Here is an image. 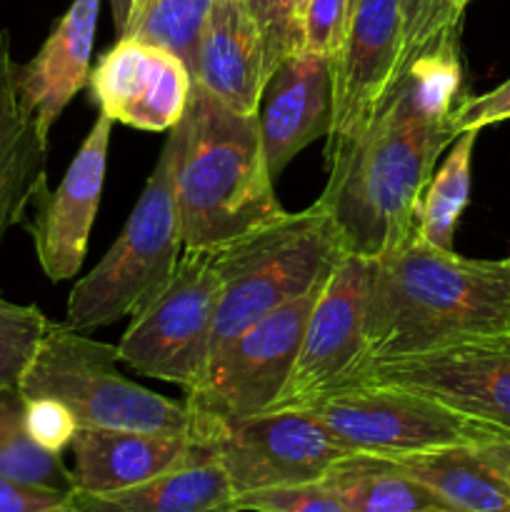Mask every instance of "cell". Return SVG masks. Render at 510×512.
<instances>
[{"mask_svg":"<svg viewBox=\"0 0 510 512\" xmlns=\"http://www.w3.org/2000/svg\"><path fill=\"white\" fill-rule=\"evenodd\" d=\"M478 130H465L450 145L443 165L433 173L423 193L418 215V238L435 248L453 250L460 215L470 200L473 180V150Z\"/></svg>","mask_w":510,"mask_h":512,"instance_id":"25","label":"cell"},{"mask_svg":"<svg viewBox=\"0 0 510 512\" xmlns=\"http://www.w3.org/2000/svg\"><path fill=\"white\" fill-rule=\"evenodd\" d=\"M450 512H510V480L475 445H450L390 458Z\"/></svg>","mask_w":510,"mask_h":512,"instance_id":"22","label":"cell"},{"mask_svg":"<svg viewBox=\"0 0 510 512\" xmlns=\"http://www.w3.org/2000/svg\"><path fill=\"white\" fill-rule=\"evenodd\" d=\"M470 3H473V0H458V5H460V8H463V10H465V8H468V5H470Z\"/></svg>","mask_w":510,"mask_h":512,"instance_id":"38","label":"cell"},{"mask_svg":"<svg viewBox=\"0 0 510 512\" xmlns=\"http://www.w3.org/2000/svg\"><path fill=\"white\" fill-rule=\"evenodd\" d=\"M173 168L175 138L168 135L118 240L70 290L65 313L70 328L85 333L118 323L133 315L170 280L185 250Z\"/></svg>","mask_w":510,"mask_h":512,"instance_id":"6","label":"cell"},{"mask_svg":"<svg viewBox=\"0 0 510 512\" xmlns=\"http://www.w3.org/2000/svg\"><path fill=\"white\" fill-rule=\"evenodd\" d=\"M463 13L458 0H403V58L400 75L415 58L438 45L460 40Z\"/></svg>","mask_w":510,"mask_h":512,"instance_id":"28","label":"cell"},{"mask_svg":"<svg viewBox=\"0 0 510 512\" xmlns=\"http://www.w3.org/2000/svg\"><path fill=\"white\" fill-rule=\"evenodd\" d=\"M175 203L185 250H215L288 210L275 195L258 115L230 110L193 83L173 130Z\"/></svg>","mask_w":510,"mask_h":512,"instance_id":"3","label":"cell"},{"mask_svg":"<svg viewBox=\"0 0 510 512\" xmlns=\"http://www.w3.org/2000/svg\"><path fill=\"white\" fill-rule=\"evenodd\" d=\"M318 290L275 308L210 355L203 375L185 390L183 403L193 420L190 433L275 408Z\"/></svg>","mask_w":510,"mask_h":512,"instance_id":"8","label":"cell"},{"mask_svg":"<svg viewBox=\"0 0 510 512\" xmlns=\"http://www.w3.org/2000/svg\"><path fill=\"white\" fill-rule=\"evenodd\" d=\"M308 410L350 453L380 458L475 445L493 428L425 395L378 383L345 385L315 400Z\"/></svg>","mask_w":510,"mask_h":512,"instance_id":"9","label":"cell"},{"mask_svg":"<svg viewBox=\"0 0 510 512\" xmlns=\"http://www.w3.org/2000/svg\"><path fill=\"white\" fill-rule=\"evenodd\" d=\"M320 483L335 493L348 512H418L440 508L425 485L410 478L395 460L368 453L340 458Z\"/></svg>","mask_w":510,"mask_h":512,"instance_id":"23","label":"cell"},{"mask_svg":"<svg viewBox=\"0 0 510 512\" xmlns=\"http://www.w3.org/2000/svg\"><path fill=\"white\" fill-rule=\"evenodd\" d=\"M100 0H73L43 48L18 68L25 105L50 135L70 100L88 85Z\"/></svg>","mask_w":510,"mask_h":512,"instance_id":"20","label":"cell"},{"mask_svg":"<svg viewBox=\"0 0 510 512\" xmlns=\"http://www.w3.org/2000/svg\"><path fill=\"white\" fill-rule=\"evenodd\" d=\"M345 255L338 228L318 203L215 248L220 300L210 355L275 308L318 290Z\"/></svg>","mask_w":510,"mask_h":512,"instance_id":"4","label":"cell"},{"mask_svg":"<svg viewBox=\"0 0 510 512\" xmlns=\"http://www.w3.org/2000/svg\"><path fill=\"white\" fill-rule=\"evenodd\" d=\"M258 28L265 50V75L270 78L285 58L303 50L298 0H240Z\"/></svg>","mask_w":510,"mask_h":512,"instance_id":"29","label":"cell"},{"mask_svg":"<svg viewBox=\"0 0 510 512\" xmlns=\"http://www.w3.org/2000/svg\"><path fill=\"white\" fill-rule=\"evenodd\" d=\"M303 5H305V0H298V8H300V13H303Z\"/></svg>","mask_w":510,"mask_h":512,"instance_id":"39","label":"cell"},{"mask_svg":"<svg viewBox=\"0 0 510 512\" xmlns=\"http://www.w3.org/2000/svg\"><path fill=\"white\" fill-rule=\"evenodd\" d=\"M93 103L113 123L145 133H168L188 108L193 75L160 45L120 38L90 70Z\"/></svg>","mask_w":510,"mask_h":512,"instance_id":"14","label":"cell"},{"mask_svg":"<svg viewBox=\"0 0 510 512\" xmlns=\"http://www.w3.org/2000/svg\"><path fill=\"white\" fill-rule=\"evenodd\" d=\"M210 8L213 0H138L120 38L168 48L193 75L200 33Z\"/></svg>","mask_w":510,"mask_h":512,"instance_id":"26","label":"cell"},{"mask_svg":"<svg viewBox=\"0 0 510 512\" xmlns=\"http://www.w3.org/2000/svg\"><path fill=\"white\" fill-rule=\"evenodd\" d=\"M70 503L73 512H238L233 485L208 450L133 488L100 495L73 490Z\"/></svg>","mask_w":510,"mask_h":512,"instance_id":"21","label":"cell"},{"mask_svg":"<svg viewBox=\"0 0 510 512\" xmlns=\"http://www.w3.org/2000/svg\"><path fill=\"white\" fill-rule=\"evenodd\" d=\"M450 120H453V130L458 135L465 130H478L480 133L488 125L510 120V78L490 93L460 98Z\"/></svg>","mask_w":510,"mask_h":512,"instance_id":"33","label":"cell"},{"mask_svg":"<svg viewBox=\"0 0 510 512\" xmlns=\"http://www.w3.org/2000/svg\"><path fill=\"white\" fill-rule=\"evenodd\" d=\"M460 90V40H450L415 58L363 133L325 160L328 183L315 203L350 255L373 260L418 233L435 163L458 138L450 115Z\"/></svg>","mask_w":510,"mask_h":512,"instance_id":"1","label":"cell"},{"mask_svg":"<svg viewBox=\"0 0 510 512\" xmlns=\"http://www.w3.org/2000/svg\"><path fill=\"white\" fill-rule=\"evenodd\" d=\"M378 383L425 395L475 423L510 430V335L465 340L393 360H373L348 385Z\"/></svg>","mask_w":510,"mask_h":512,"instance_id":"11","label":"cell"},{"mask_svg":"<svg viewBox=\"0 0 510 512\" xmlns=\"http://www.w3.org/2000/svg\"><path fill=\"white\" fill-rule=\"evenodd\" d=\"M355 0H305L300 25H303V50L335 55Z\"/></svg>","mask_w":510,"mask_h":512,"instance_id":"31","label":"cell"},{"mask_svg":"<svg viewBox=\"0 0 510 512\" xmlns=\"http://www.w3.org/2000/svg\"><path fill=\"white\" fill-rule=\"evenodd\" d=\"M403 0H355L333 55V128L325 160L363 133L400 78Z\"/></svg>","mask_w":510,"mask_h":512,"instance_id":"13","label":"cell"},{"mask_svg":"<svg viewBox=\"0 0 510 512\" xmlns=\"http://www.w3.org/2000/svg\"><path fill=\"white\" fill-rule=\"evenodd\" d=\"M510 335V260H470L405 240L370 260L368 363Z\"/></svg>","mask_w":510,"mask_h":512,"instance_id":"2","label":"cell"},{"mask_svg":"<svg viewBox=\"0 0 510 512\" xmlns=\"http://www.w3.org/2000/svg\"><path fill=\"white\" fill-rule=\"evenodd\" d=\"M475 448L493 468H498L510 480V430L488 428V433L475 443Z\"/></svg>","mask_w":510,"mask_h":512,"instance_id":"35","label":"cell"},{"mask_svg":"<svg viewBox=\"0 0 510 512\" xmlns=\"http://www.w3.org/2000/svg\"><path fill=\"white\" fill-rule=\"evenodd\" d=\"M73 493L33 488L0 475V512H73Z\"/></svg>","mask_w":510,"mask_h":512,"instance_id":"34","label":"cell"},{"mask_svg":"<svg viewBox=\"0 0 510 512\" xmlns=\"http://www.w3.org/2000/svg\"><path fill=\"white\" fill-rule=\"evenodd\" d=\"M110 135L113 120L100 113L58 188H45L33 200L35 215L28 230L33 235L40 268L53 283L75 278L83 268L90 230L103 195Z\"/></svg>","mask_w":510,"mask_h":512,"instance_id":"15","label":"cell"},{"mask_svg":"<svg viewBox=\"0 0 510 512\" xmlns=\"http://www.w3.org/2000/svg\"><path fill=\"white\" fill-rule=\"evenodd\" d=\"M368 283L370 260L345 255L320 285L305 320L295 365L273 410L308 408L323 395L345 388L368 363Z\"/></svg>","mask_w":510,"mask_h":512,"instance_id":"12","label":"cell"},{"mask_svg":"<svg viewBox=\"0 0 510 512\" xmlns=\"http://www.w3.org/2000/svg\"><path fill=\"white\" fill-rule=\"evenodd\" d=\"M238 512H348L320 480L235 495Z\"/></svg>","mask_w":510,"mask_h":512,"instance_id":"30","label":"cell"},{"mask_svg":"<svg viewBox=\"0 0 510 512\" xmlns=\"http://www.w3.org/2000/svg\"><path fill=\"white\" fill-rule=\"evenodd\" d=\"M25 425H28L30 438L40 448L58 455H63V450L70 448L75 433H78L73 413L60 400L53 398H25Z\"/></svg>","mask_w":510,"mask_h":512,"instance_id":"32","label":"cell"},{"mask_svg":"<svg viewBox=\"0 0 510 512\" xmlns=\"http://www.w3.org/2000/svg\"><path fill=\"white\" fill-rule=\"evenodd\" d=\"M218 300L215 250H183L168 283L133 313L118 343L120 363L188 390L210 360Z\"/></svg>","mask_w":510,"mask_h":512,"instance_id":"7","label":"cell"},{"mask_svg":"<svg viewBox=\"0 0 510 512\" xmlns=\"http://www.w3.org/2000/svg\"><path fill=\"white\" fill-rule=\"evenodd\" d=\"M70 450L75 490L95 495L148 483L203 455L190 435L100 428H78Z\"/></svg>","mask_w":510,"mask_h":512,"instance_id":"17","label":"cell"},{"mask_svg":"<svg viewBox=\"0 0 510 512\" xmlns=\"http://www.w3.org/2000/svg\"><path fill=\"white\" fill-rule=\"evenodd\" d=\"M190 438L228 475L235 495L315 483L350 455L308 408L265 410L230 423L205 425Z\"/></svg>","mask_w":510,"mask_h":512,"instance_id":"10","label":"cell"},{"mask_svg":"<svg viewBox=\"0 0 510 512\" xmlns=\"http://www.w3.org/2000/svg\"><path fill=\"white\" fill-rule=\"evenodd\" d=\"M418 512H450V510H445V508H428V510H418Z\"/></svg>","mask_w":510,"mask_h":512,"instance_id":"37","label":"cell"},{"mask_svg":"<svg viewBox=\"0 0 510 512\" xmlns=\"http://www.w3.org/2000/svg\"><path fill=\"white\" fill-rule=\"evenodd\" d=\"M118 363V345L88 338L68 323H50L20 393L60 400L78 428L190 435L185 403L143 388L120 373Z\"/></svg>","mask_w":510,"mask_h":512,"instance_id":"5","label":"cell"},{"mask_svg":"<svg viewBox=\"0 0 510 512\" xmlns=\"http://www.w3.org/2000/svg\"><path fill=\"white\" fill-rule=\"evenodd\" d=\"M135 3H138V0H110V10H113V25H115V30H118V35H123L130 15H133Z\"/></svg>","mask_w":510,"mask_h":512,"instance_id":"36","label":"cell"},{"mask_svg":"<svg viewBox=\"0 0 510 512\" xmlns=\"http://www.w3.org/2000/svg\"><path fill=\"white\" fill-rule=\"evenodd\" d=\"M0 475L33 488L73 493V473L63 455L40 448L25 425V398L20 388L0 390Z\"/></svg>","mask_w":510,"mask_h":512,"instance_id":"24","label":"cell"},{"mask_svg":"<svg viewBox=\"0 0 510 512\" xmlns=\"http://www.w3.org/2000/svg\"><path fill=\"white\" fill-rule=\"evenodd\" d=\"M265 50L240 0H213L195 55L193 83L230 110L258 115L265 88Z\"/></svg>","mask_w":510,"mask_h":512,"instance_id":"18","label":"cell"},{"mask_svg":"<svg viewBox=\"0 0 510 512\" xmlns=\"http://www.w3.org/2000/svg\"><path fill=\"white\" fill-rule=\"evenodd\" d=\"M48 325L38 305H15L0 298V390L20 388Z\"/></svg>","mask_w":510,"mask_h":512,"instance_id":"27","label":"cell"},{"mask_svg":"<svg viewBox=\"0 0 510 512\" xmlns=\"http://www.w3.org/2000/svg\"><path fill=\"white\" fill-rule=\"evenodd\" d=\"M8 30L0 28V245L48 188V138L25 105Z\"/></svg>","mask_w":510,"mask_h":512,"instance_id":"19","label":"cell"},{"mask_svg":"<svg viewBox=\"0 0 510 512\" xmlns=\"http://www.w3.org/2000/svg\"><path fill=\"white\" fill-rule=\"evenodd\" d=\"M265 163L275 180L333 128V55L298 50L265 80L258 105Z\"/></svg>","mask_w":510,"mask_h":512,"instance_id":"16","label":"cell"},{"mask_svg":"<svg viewBox=\"0 0 510 512\" xmlns=\"http://www.w3.org/2000/svg\"><path fill=\"white\" fill-rule=\"evenodd\" d=\"M508 260H510V255H508Z\"/></svg>","mask_w":510,"mask_h":512,"instance_id":"40","label":"cell"}]
</instances>
